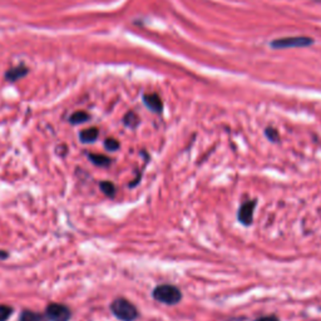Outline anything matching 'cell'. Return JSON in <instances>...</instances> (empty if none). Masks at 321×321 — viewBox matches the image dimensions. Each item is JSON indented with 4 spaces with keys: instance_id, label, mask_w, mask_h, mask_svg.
Segmentation results:
<instances>
[{
    "instance_id": "obj_1",
    "label": "cell",
    "mask_w": 321,
    "mask_h": 321,
    "mask_svg": "<svg viewBox=\"0 0 321 321\" xmlns=\"http://www.w3.org/2000/svg\"><path fill=\"white\" fill-rule=\"evenodd\" d=\"M111 310L113 315L121 321H136L140 316L137 307L128 300L118 297L111 304Z\"/></svg>"
},
{
    "instance_id": "obj_2",
    "label": "cell",
    "mask_w": 321,
    "mask_h": 321,
    "mask_svg": "<svg viewBox=\"0 0 321 321\" xmlns=\"http://www.w3.org/2000/svg\"><path fill=\"white\" fill-rule=\"evenodd\" d=\"M152 296L161 304L173 306L182 300L181 290L173 285H158L152 291Z\"/></svg>"
},
{
    "instance_id": "obj_3",
    "label": "cell",
    "mask_w": 321,
    "mask_h": 321,
    "mask_svg": "<svg viewBox=\"0 0 321 321\" xmlns=\"http://www.w3.org/2000/svg\"><path fill=\"white\" fill-rule=\"evenodd\" d=\"M44 315L48 321H69L72 317V311L65 305L52 302L47 306Z\"/></svg>"
},
{
    "instance_id": "obj_4",
    "label": "cell",
    "mask_w": 321,
    "mask_h": 321,
    "mask_svg": "<svg viewBox=\"0 0 321 321\" xmlns=\"http://www.w3.org/2000/svg\"><path fill=\"white\" fill-rule=\"evenodd\" d=\"M314 40L307 37H287L276 39L271 43L272 48L276 49H284V48H301L311 45Z\"/></svg>"
},
{
    "instance_id": "obj_5",
    "label": "cell",
    "mask_w": 321,
    "mask_h": 321,
    "mask_svg": "<svg viewBox=\"0 0 321 321\" xmlns=\"http://www.w3.org/2000/svg\"><path fill=\"white\" fill-rule=\"evenodd\" d=\"M256 207V201H246L240 206L239 212H237V220L241 222L244 226H250L254 222V211Z\"/></svg>"
},
{
    "instance_id": "obj_6",
    "label": "cell",
    "mask_w": 321,
    "mask_h": 321,
    "mask_svg": "<svg viewBox=\"0 0 321 321\" xmlns=\"http://www.w3.org/2000/svg\"><path fill=\"white\" fill-rule=\"evenodd\" d=\"M143 100H145V104L147 105L152 112L161 113L162 110H163L162 100L157 94H146L145 97H143Z\"/></svg>"
},
{
    "instance_id": "obj_7",
    "label": "cell",
    "mask_w": 321,
    "mask_h": 321,
    "mask_svg": "<svg viewBox=\"0 0 321 321\" xmlns=\"http://www.w3.org/2000/svg\"><path fill=\"white\" fill-rule=\"evenodd\" d=\"M98 130L97 128H87V130L82 131L79 135V140L83 143H93L98 138Z\"/></svg>"
},
{
    "instance_id": "obj_8",
    "label": "cell",
    "mask_w": 321,
    "mask_h": 321,
    "mask_svg": "<svg viewBox=\"0 0 321 321\" xmlns=\"http://www.w3.org/2000/svg\"><path fill=\"white\" fill-rule=\"evenodd\" d=\"M19 321H48L45 315L39 314V312L30 311V310H24L20 314Z\"/></svg>"
},
{
    "instance_id": "obj_9",
    "label": "cell",
    "mask_w": 321,
    "mask_h": 321,
    "mask_svg": "<svg viewBox=\"0 0 321 321\" xmlns=\"http://www.w3.org/2000/svg\"><path fill=\"white\" fill-rule=\"evenodd\" d=\"M27 73H28V68L23 67V65H19V67L13 68V69H10L9 72L7 73V79L12 80V82H15V80H18L19 78L24 77Z\"/></svg>"
},
{
    "instance_id": "obj_10",
    "label": "cell",
    "mask_w": 321,
    "mask_h": 321,
    "mask_svg": "<svg viewBox=\"0 0 321 321\" xmlns=\"http://www.w3.org/2000/svg\"><path fill=\"white\" fill-rule=\"evenodd\" d=\"M88 158H89V161L92 162V163H94L95 166H98V167H107V166H110L111 162H112V160H111L110 157H107V156L94 155V153H90V155H88Z\"/></svg>"
},
{
    "instance_id": "obj_11",
    "label": "cell",
    "mask_w": 321,
    "mask_h": 321,
    "mask_svg": "<svg viewBox=\"0 0 321 321\" xmlns=\"http://www.w3.org/2000/svg\"><path fill=\"white\" fill-rule=\"evenodd\" d=\"M89 120V116L88 113L83 112V111H79V112H75L70 116L69 118V122L72 125H80V123H84Z\"/></svg>"
},
{
    "instance_id": "obj_12",
    "label": "cell",
    "mask_w": 321,
    "mask_h": 321,
    "mask_svg": "<svg viewBox=\"0 0 321 321\" xmlns=\"http://www.w3.org/2000/svg\"><path fill=\"white\" fill-rule=\"evenodd\" d=\"M99 188L105 196L108 197H115L116 194V186L110 181H103L99 183Z\"/></svg>"
},
{
    "instance_id": "obj_13",
    "label": "cell",
    "mask_w": 321,
    "mask_h": 321,
    "mask_svg": "<svg viewBox=\"0 0 321 321\" xmlns=\"http://www.w3.org/2000/svg\"><path fill=\"white\" fill-rule=\"evenodd\" d=\"M104 147L105 150L111 151V152H115V151L120 150V142L115 138H108L104 141Z\"/></svg>"
},
{
    "instance_id": "obj_14",
    "label": "cell",
    "mask_w": 321,
    "mask_h": 321,
    "mask_svg": "<svg viewBox=\"0 0 321 321\" xmlns=\"http://www.w3.org/2000/svg\"><path fill=\"white\" fill-rule=\"evenodd\" d=\"M13 314V309L8 305H0V321H7Z\"/></svg>"
},
{
    "instance_id": "obj_15",
    "label": "cell",
    "mask_w": 321,
    "mask_h": 321,
    "mask_svg": "<svg viewBox=\"0 0 321 321\" xmlns=\"http://www.w3.org/2000/svg\"><path fill=\"white\" fill-rule=\"evenodd\" d=\"M125 123L128 127H136L138 125V118L135 113H128L125 117Z\"/></svg>"
},
{
    "instance_id": "obj_16",
    "label": "cell",
    "mask_w": 321,
    "mask_h": 321,
    "mask_svg": "<svg viewBox=\"0 0 321 321\" xmlns=\"http://www.w3.org/2000/svg\"><path fill=\"white\" fill-rule=\"evenodd\" d=\"M265 135H266V137L269 138L271 142H277V141H279V133H277V131L274 130V128H267V130L265 131Z\"/></svg>"
},
{
    "instance_id": "obj_17",
    "label": "cell",
    "mask_w": 321,
    "mask_h": 321,
    "mask_svg": "<svg viewBox=\"0 0 321 321\" xmlns=\"http://www.w3.org/2000/svg\"><path fill=\"white\" fill-rule=\"evenodd\" d=\"M256 321H280V319L277 316H275V315H269V316L259 317Z\"/></svg>"
},
{
    "instance_id": "obj_18",
    "label": "cell",
    "mask_w": 321,
    "mask_h": 321,
    "mask_svg": "<svg viewBox=\"0 0 321 321\" xmlns=\"http://www.w3.org/2000/svg\"><path fill=\"white\" fill-rule=\"evenodd\" d=\"M8 256H9V255H8V252L0 251V259L5 260V259H8Z\"/></svg>"
}]
</instances>
